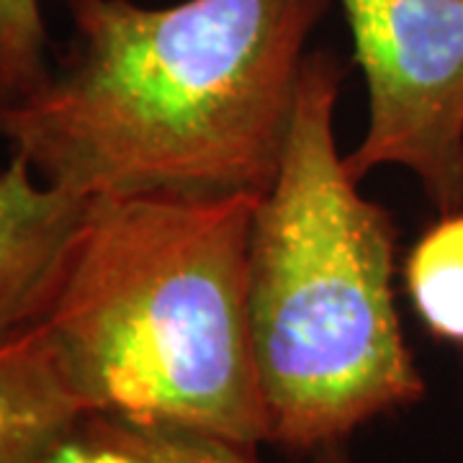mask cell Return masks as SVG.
<instances>
[{
	"label": "cell",
	"instance_id": "1",
	"mask_svg": "<svg viewBox=\"0 0 463 463\" xmlns=\"http://www.w3.org/2000/svg\"><path fill=\"white\" fill-rule=\"evenodd\" d=\"M330 3L65 0L72 39L44 83L0 109V137L39 181L85 199L265 194Z\"/></svg>",
	"mask_w": 463,
	"mask_h": 463
},
{
	"label": "cell",
	"instance_id": "2",
	"mask_svg": "<svg viewBox=\"0 0 463 463\" xmlns=\"http://www.w3.org/2000/svg\"><path fill=\"white\" fill-rule=\"evenodd\" d=\"M260 196L90 199L36 322L85 412L268 443L248 317Z\"/></svg>",
	"mask_w": 463,
	"mask_h": 463
},
{
	"label": "cell",
	"instance_id": "3",
	"mask_svg": "<svg viewBox=\"0 0 463 463\" xmlns=\"http://www.w3.org/2000/svg\"><path fill=\"white\" fill-rule=\"evenodd\" d=\"M343 78L337 54H307L281 167L250 237V343L268 443L297 453L340 446L428 392L399 322L397 224L361 196L335 139Z\"/></svg>",
	"mask_w": 463,
	"mask_h": 463
},
{
	"label": "cell",
	"instance_id": "4",
	"mask_svg": "<svg viewBox=\"0 0 463 463\" xmlns=\"http://www.w3.org/2000/svg\"><path fill=\"white\" fill-rule=\"evenodd\" d=\"M368 88L347 170L399 165L438 214L463 209V0H337Z\"/></svg>",
	"mask_w": 463,
	"mask_h": 463
},
{
	"label": "cell",
	"instance_id": "5",
	"mask_svg": "<svg viewBox=\"0 0 463 463\" xmlns=\"http://www.w3.org/2000/svg\"><path fill=\"white\" fill-rule=\"evenodd\" d=\"M88 206L11 155L0 173V340L42 319Z\"/></svg>",
	"mask_w": 463,
	"mask_h": 463
},
{
	"label": "cell",
	"instance_id": "6",
	"mask_svg": "<svg viewBox=\"0 0 463 463\" xmlns=\"http://www.w3.org/2000/svg\"><path fill=\"white\" fill-rule=\"evenodd\" d=\"M85 414L39 325L0 340V463H47Z\"/></svg>",
	"mask_w": 463,
	"mask_h": 463
},
{
	"label": "cell",
	"instance_id": "7",
	"mask_svg": "<svg viewBox=\"0 0 463 463\" xmlns=\"http://www.w3.org/2000/svg\"><path fill=\"white\" fill-rule=\"evenodd\" d=\"M255 450L181 425L85 414L47 463H260Z\"/></svg>",
	"mask_w": 463,
	"mask_h": 463
},
{
	"label": "cell",
	"instance_id": "8",
	"mask_svg": "<svg viewBox=\"0 0 463 463\" xmlns=\"http://www.w3.org/2000/svg\"><path fill=\"white\" fill-rule=\"evenodd\" d=\"M404 288L435 340L463 347V209L440 214L404 260Z\"/></svg>",
	"mask_w": 463,
	"mask_h": 463
},
{
	"label": "cell",
	"instance_id": "9",
	"mask_svg": "<svg viewBox=\"0 0 463 463\" xmlns=\"http://www.w3.org/2000/svg\"><path fill=\"white\" fill-rule=\"evenodd\" d=\"M50 36L39 0H0V109L50 78Z\"/></svg>",
	"mask_w": 463,
	"mask_h": 463
},
{
	"label": "cell",
	"instance_id": "10",
	"mask_svg": "<svg viewBox=\"0 0 463 463\" xmlns=\"http://www.w3.org/2000/svg\"><path fill=\"white\" fill-rule=\"evenodd\" d=\"M304 463H355L345 453L343 443L340 446H325L317 448V450H309L307 453V461Z\"/></svg>",
	"mask_w": 463,
	"mask_h": 463
}]
</instances>
